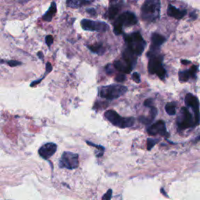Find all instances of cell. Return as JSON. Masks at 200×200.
I'll list each match as a JSON object with an SVG mask.
<instances>
[{
  "label": "cell",
  "mask_w": 200,
  "mask_h": 200,
  "mask_svg": "<svg viewBox=\"0 0 200 200\" xmlns=\"http://www.w3.org/2000/svg\"><path fill=\"white\" fill-rule=\"evenodd\" d=\"M93 0H67V5L70 8H79L89 4Z\"/></svg>",
  "instance_id": "18"
},
{
  "label": "cell",
  "mask_w": 200,
  "mask_h": 200,
  "mask_svg": "<svg viewBox=\"0 0 200 200\" xmlns=\"http://www.w3.org/2000/svg\"><path fill=\"white\" fill-rule=\"evenodd\" d=\"M113 67H115L116 70L120 71V73H125V74H129L131 72L133 67L130 66L128 63H127L125 61L123 60H117L113 63Z\"/></svg>",
  "instance_id": "14"
},
{
  "label": "cell",
  "mask_w": 200,
  "mask_h": 200,
  "mask_svg": "<svg viewBox=\"0 0 200 200\" xmlns=\"http://www.w3.org/2000/svg\"><path fill=\"white\" fill-rule=\"evenodd\" d=\"M87 12L88 13H89V14H91V15H92V16H95L96 14V10H95V9H87Z\"/></svg>",
  "instance_id": "33"
},
{
  "label": "cell",
  "mask_w": 200,
  "mask_h": 200,
  "mask_svg": "<svg viewBox=\"0 0 200 200\" xmlns=\"http://www.w3.org/2000/svg\"><path fill=\"white\" fill-rule=\"evenodd\" d=\"M120 11V7L118 5H111L110 7L109 8V10L107 12V16L109 19H113L117 15V13Z\"/></svg>",
  "instance_id": "19"
},
{
  "label": "cell",
  "mask_w": 200,
  "mask_h": 200,
  "mask_svg": "<svg viewBox=\"0 0 200 200\" xmlns=\"http://www.w3.org/2000/svg\"><path fill=\"white\" fill-rule=\"evenodd\" d=\"M46 42L49 47H50V46H52V44L53 43V37H52V35H48V36H46Z\"/></svg>",
  "instance_id": "28"
},
{
  "label": "cell",
  "mask_w": 200,
  "mask_h": 200,
  "mask_svg": "<svg viewBox=\"0 0 200 200\" xmlns=\"http://www.w3.org/2000/svg\"><path fill=\"white\" fill-rule=\"evenodd\" d=\"M105 117L110 122L111 124H113L115 126H117L120 128H125L128 127L132 126L135 120L134 118H124L121 117L117 112L114 110H107L105 113Z\"/></svg>",
  "instance_id": "5"
},
{
  "label": "cell",
  "mask_w": 200,
  "mask_h": 200,
  "mask_svg": "<svg viewBox=\"0 0 200 200\" xmlns=\"http://www.w3.org/2000/svg\"><path fill=\"white\" fill-rule=\"evenodd\" d=\"M144 106L145 107H152V99H146V101H145V102H144Z\"/></svg>",
  "instance_id": "30"
},
{
  "label": "cell",
  "mask_w": 200,
  "mask_h": 200,
  "mask_svg": "<svg viewBox=\"0 0 200 200\" xmlns=\"http://www.w3.org/2000/svg\"><path fill=\"white\" fill-rule=\"evenodd\" d=\"M167 13L168 15L172 17L175 18L177 20H180L182 17H184V16L186 15V10H180V9H177L176 7L172 6V5H169L167 9Z\"/></svg>",
  "instance_id": "15"
},
{
  "label": "cell",
  "mask_w": 200,
  "mask_h": 200,
  "mask_svg": "<svg viewBox=\"0 0 200 200\" xmlns=\"http://www.w3.org/2000/svg\"><path fill=\"white\" fill-rule=\"evenodd\" d=\"M38 57H39L41 59H42V60L44 59V56H43V54H42V52H38Z\"/></svg>",
  "instance_id": "34"
},
{
  "label": "cell",
  "mask_w": 200,
  "mask_h": 200,
  "mask_svg": "<svg viewBox=\"0 0 200 200\" xmlns=\"http://www.w3.org/2000/svg\"><path fill=\"white\" fill-rule=\"evenodd\" d=\"M88 48L89 49L91 52L98 53V54H102L105 51L103 46L101 44H95V45H91V46H88Z\"/></svg>",
  "instance_id": "20"
},
{
  "label": "cell",
  "mask_w": 200,
  "mask_h": 200,
  "mask_svg": "<svg viewBox=\"0 0 200 200\" xmlns=\"http://www.w3.org/2000/svg\"><path fill=\"white\" fill-rule=\"evenodd\" d=\"M59 164L62 168H67L69 170L75 169L79 165L78 155L74 152H64L59 159Z\"/></svg>",
  "instance_id": "7"
},
{
  "label": "cell",
  "mask_w": 200,
  "mask_h": 200,
  "mask_svg": "<svg viewBox=\"0 0 200 200\" xmlns=\"http://www.w3.org/2000/svg\"><path fill=\"white\" fill-rule=\"evenodd\" d=\"M161 192L163 193V195L164 196H167V197H168L167 194V192L166 191H164V190H163V188H161Z\"/></svg>",
  "instance_id": "36"
},
{
  "label": "cell",
  "mask_w": 200,
  "mask_h": 200,
  "mask_svg": "<svg viewBox=\"0 0 200 200\" xmlns=\"http://www.w3.org/2000/svg\"><path fill=\"white\" fill-rule=\"evenodd\" d=\"M80 25L84 30H90V31L105 32L109 28V26L104 22L93 21V20H88V19H84L81 20Z\"/></svg>",
  "instance_id": "8"
},
{
  "label": "cell",
  "mask_w": 200,
  "mask_h": 200,
  "mask_svg": "<svg viewBox=\"0 0 200 200\" xmlns=\"http://www.w3.org/2000/svg\"><path fill=\"white\" fill-rule=\"evenodd\" d=\"M6 63H7V64L9 66V67H17V66H19V65H20V64H21V63H20V62H19V61H17V60L6 61Z\"/></svg>",
  "instance_id": "25"
},
{
  "label": "cell",
  "mask_w": 200,
  "mask_h": 200,
  "mask_svg": "<svg viewBox=\"0 0 200 200\" xmlns=\"http://www.w3.org/2000/svg\"><path fill=\"white\" fill-rule=\"evenodd\" d=\"M165 109L166 112L170 116L174 115V114L176 113V106H175V104H174V103H171V102L166 105Z\"/></svg>",
  "instance_id": "21"
},
{
  "label": "cell",
  "mask_w": 200,
  "mask_h": 200,
  "mask_svg": "<svg viewBox=\"0 0 200 200\" xmlns=\"http://www.w3.org/2000/svg\"><path fill=\"white\" fill-rule=\"evenodd\" d=\"M197 70H198V66L194 65L192 66L189 70H188V73L190 74V77L191 78H196V73H197Z\"/></svg>",
  "instance_id": "23"
},
{
  "label": "cell",
  "mask_w": 200,
  "mask_h": 200,
  "mask_svg": "<svg viewBox=\"0 0 200 200\" xmlns=\"http://www.w3.org/2000/svg\"><path fill=\"white\" fill-rule=\"evenodd\" d=\"M124 40L128 49L137 57L143 52L146 43L139 32L124 35Z\"/></svg>",
  "instance_id": "2"
},
{
  "label": "cell",
  "mask_w": 200,
  "mask_h": 200,
  "mask_svg": "<svg viewBox=\"0 0 200 200\" xmlns=\"http://www.w3.org/2000/svg\"><path fill=\"white\" fill-rule=\"evenodd\" d=\"M185 103L193 109L195 113V126L200 123V113L199 107V100L192 94L188 93L185 96Z\"/></svg>",
  "instance_id": "9"
},
{
  "label": "cell",
  "mask_w": 200,
  "mask_h": 200,
  "mask_svg": "<svg viewBox=\"0 0 200 200\" xmlns=\"http://www.w3.org/2000/svg\"><path fill=\"white\" fill-rule=\"evenodd\" d=\"M138 19L136 16L131 12H125L119 16L113 24V30L117 35H120L122 33L123 27L133 26L137 24Z\"/></svg>",
  "instance_id": "4"
},
{
  "label": "cell",
  "mask_w": 200,
  "mask_h": 200,
  "mask_svg": "<svg viewBox=\"0 0 200 200\" xmlns=\"http://www.w3.org/2000/svg\"><path fill=\"white\" fill-rule=\"evenodd\" d=\"M57 146L55 143L49 142L41 146L38 150V154L41 158L47 159L52 157V155L55 154L57 152Z\"/></svg>",
  "instance_id": "13"
},
{
  "label": "cell",
  "mask_w": 200,
  "mask_h": 200,
  "mask_svg": "<svg viewBox=\"0 0 200 200\" xmlns=\"http://www.w3.org/2000/svg\"><path fill=\"white\" fill-rule=\"evenodd\" d=\"M151 40H152V45H151V49L148 53L149 57L153 56V55L158 54L157 52L159 51V46L165 42L166 38L159 34L154 33V34H152Z\"/></svg>",
  "instance_id": "12"
},
{
  "label": "cell",
  "mask_w": 200,
  "mask_h": 200,
  "mask_svg": "<svg viewBox=\"0 0 200 200\" xmlns=\"http://www.w3.org/2000/svg\"><path fill=\"white\" fill-rule=\"evenodd\" d=\"M87 143L89 145V146H93V147H95V148H97V149H99L100 150H102V151H104V147L103 146H98V145H96V144L92 143V142H90V141H87Z\"/></svg>",
  "instance_id": "31"
},
{
  "label": "cell",
  "mask_w": 200,
  "mask_h": 200,
  "mask_svg": "<svg viewBox=\"0 0 200 200\" xmlns=\"http://www.w3.org/2000/svg\"><path fill=\"white\" fill-rule=\"evenodd\" d=\"M125 79H126V77H125V75H124L123 73H119V74L116 76V78L115 80L117 81V82H123V81H124L125 80Z\"/></svg>",
  "instance_id": "26"
},
{
  "label": "cell",
  "mask_w": 200,
  "mask_h": 200,
  "mask_svg": "<svg viewBox=\"0 0 200 200\" xmlns=\"http://www.w3.org/2000/svg\"><path fill=\"white\" fill-rule=\"evenodd\" d=\"M57 10V5H56V2H52L51 6H50L49 9H48V11L46 12L45 14L43 15V20L46 22H50L52 20V17L53 16L56 14Z\"/></svg>",
  "instance_id": "17"
},
{
  "label": "cell",
  "mask_w": 200,
  "mask_h": 200,
  "mask_svg": "<svg viewBox=\"0 0 200 200\" xmlns=\"http://www.w3.org/2000/svg\"><path fill=\"white\" fill-rule=\"evenodd\" d=\"M52 70V64L50 63H46V74H48Z\"/></svg>",
  "instance_id": "32"
},
{
  "label": "cell",
  "mask_w": 200,
  "mask_h": 200,
  "mask_svg": "<svg viewBox=\"0 0 200 200\" xmlns=\"http://www.w3.org/2000/svg\"><path fill=\"white\" fill-rule=\"evenodd\" d=\"M181 63H182V64H185V65H187V64H189V63H191V62H190V61H188V60H184V59H183V60H181Z\"/></svg>",
  "instance_id": "35"
},
{
  "label": "cell",
  "mask_w": 200,
  "mask_h": 200,
  "mask_svg": "<svg viewBox=\"0 0 200 200\" xmlns=\"http://www.w3.org/2000/svg\"><path fill=\"white\" fill-rule=\"evenodd\" d=\"M157 141H158L157 140H155L153 138H149L147 140V149H148V150L152 149V148L157 144Z\"/></svg>",
  "instance_id": "24"
},
{
  "label": "cell",
  "mask_w": 200,
  "mask_h": 200,
  "mask_svg": "<svg viewBox=\"0 0 200 200\" xmlns=\"http://www.w3.org/2000/svg\"><path fill=\"white\" fill-rule=\"evenodd\" d=\"M127 91L128 88L125 86L120 85H111L100 88L99 89V95L102 98L112 100L122 96L126 93Z\"/></svg>",
  "instance_id": "3"
},
{
  "label": "cell",
  "mask_w": 200,
  "mask_h": 200,
  "mask_svg": "<svg viewBox=\"0 0 200 200\" xmlns=\"http://www.w3.org/2000/svg\"><path fill=\"white\" fill-rule=\"evenodd\" d=\"M147 131H148L149 135H160L162 136H165V137L166 136L168 137V135H169L167 131V129H166L165 123L163 120H159L157 123L151 125L147 129Z\"/></svg>",
  "instance_id": "11"
},
{
  "label": "cell",
  "mask_w": 200,
  "mask_h": 200,
  "mask_svg": "<svg viewBox=\"0 0 200 200\" xmlns=\"http://www.w3.org/2000/svg\"><path fill=\"white\" fill-rule=\"evenodd\" d=\"M178 125L180 129H186L191 126H195V120L188 109L185 107L181 109V118L178 122Z\"/></svg>",
  "instance_id": "10"
},
{
  "label": "cell",
  "mask_w": 200,
  "mask_h": 200,
  "mask_svg": "<svg viewBox=\"0 0 200 200\" xmlns=\"http://www.w3.org/2000/svg\"><path fill=\"white\" fill-rule=\"evenodd\" d=\"M190 74L188 70L179 72V79L181 82H186L190 78Z\"/></svg>",
  "instance_id": "22"
},
{
  "label": "cell",
  "mask_w": 200,
  "mask_h": 200,
  "mask_svg": "<svg viewBox=\"0 0 200 200\" xmlns=\"http://www.w3.org/2000/svg\"><path fill=\"white\" fill-rule=\"evenodd\" d=\"M132 78L133 80H135V82L136 83H140V81H141V78H140L139 74H138V73H134V74H133Z\"/></svg>",
  "instance_id": "29"
},
{
  "label": "cell",
  "mask_w": 200,
  "mask_h": 200,
  "mask_svg": "<svg viewBox=\"0 0 200 200\" xmlns=\"http://www.w3.org/2000/svg\"><path fill=\"white\" fill-rule=\"evenodd\" d=\"M112 193H113V191L112 189H109L107 191V192L105 194L103 197H102V199L103 200H111L112 198Z\"/></svg>",
  "instance_id": "27"
},
{
  "label": "cell",
  "mask_w": 200,
  "mask_h": 200,
  "mask_svg": "<svg viewBox=\"0 0 200 200\" xmlns=\"http://www.w3.org/2000/svg\"><path fill=\"white\" fill-rule=\"evenodd\" d=\"M148 70L151 74H157L159 78H164L166 76V70L163 66V57L158 54L150 57Z\"/></svg>",
  "instance_id": "6"
},
{
  "label": "cell",
  "mask_w": 200,
  "mask_h": 200,
  "mask_svg": "<svg viewBox=\"0 0 200 200\" xmlns=\"http://www.w3.org/2000/svg\"><path fill=\"white\" fill-rule=\"evenodd\" d=\"M123 59L133 67L137 61V56L134 54L132 52H130L128 49H127L123 52Z\"/></svg>",
  "instance_id": "16"
},
{
  "label": "cell",
  "mask_w": 200,
  "mask_h": 200,
  "mask_svg": "<svg viewBox=\"0 0 200 200\" xmlns=\"http://www.w3.org/2000/svg\"><path fill=\"white\" fill-rule=\"evenodd\" d=\"M160 13V0H146L141 9V19L147 23L154 22Z\"/></svg>",
  "instance_id": "1"
}]
</instances>
